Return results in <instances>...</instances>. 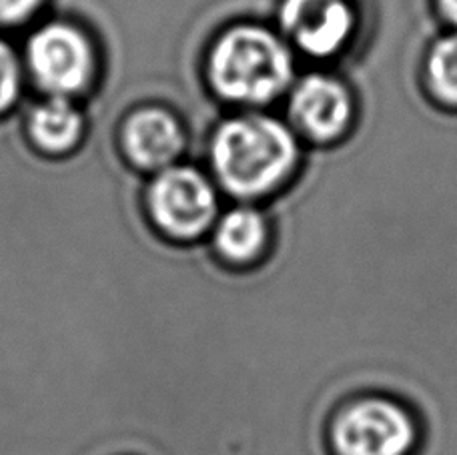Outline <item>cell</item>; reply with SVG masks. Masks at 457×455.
<instances>
[{
  "label": "cell",
  "instance_id": "obj_2",
  "mask_svg": "<svg viewBox=\"0 0 457 455\" xmlns=\"http://www.w3.org/2000/svg\"><path fill=\"white\" fill-rule=\"evenodd\" d=\"M295 64L287 45L261 27H237L211 53V79L231 101L263 104L291 85Z\"/></svg>",
  "mask_w": 457,
  "mask_h": 455
},
{
  "label": "cell",
  "instance_id": "obj_14",
  "mask_svg": "<svg viewBox=\"0 0 457 455\" xmlns=\"http://www.w3.org/2000/svg\"><path fill=\"white\" fill-rule=\"evenodd\" d=\"M439 4H442V11L447 19L457 24V0H439Z\"/></svg>",
  "mask_w": 457,
  "mask_h": 455
},
{
  "label": "cell",
  "instance_id": "obj_8",
  "mask_svg": "<svg viewBox=\"0 0 457 455\" xmlns=\"http://www.w3.org/2000/svg\"><path fill=\"white\" fill-rule=\"evenodd\" d=\"M183 147L177 120L161 109H143L127 120L125 149L143 167H162Z\"/></svg>",
  "mask_w": 457,
  "mask_h": 455
},
{
  "label": "cell",
  "instance_id": "obj_3",
  "mask_svg": "<svg viewBox=\"0 0 457 455\" xmlns=\"http://www.w3.org/2000/svg\"><path fill=\"white\" fill-rule=\"evenodd\" d=\"M331 455H415L418 413L394 395L363 393L341 403L328 426Z\"/></svg>",
  "mask_w": 457,
  "mask_h": 455
},
{
  "label": "cell",
  "instance_id": "obj_5",
  "mask_svg": "<svg viewBox=\"0 0 457 455\" xmlns=\"http://www.w3.org/2000/svg\"><path fill=\"white\" fill-rule=\"evenodd\" d=\"M30 69L54 95H69L88 83L93 53L87 38L67 24H48L30 38Z\"/></svg>",
  "mask_w": 457,
  "mask_h": 455
},
{
  "label": "cell",
  "instance_id": "obj_12",
  "mask_svg": "<svg viewBox=\"0 0 457 455\" xmlns=\"http://www.w3.org/2000/svg\"><path fill=\"white\" fill-rule=\"evenodd\" d=\"M19 64L11 48L0 40V111H4L19 93Z\"/></svg>",
  "mask_w": 457,
  "mask_h": 455
},
{
  "label": "cell",
  "instance_id": "obj_11",
  "mask_svg": "<svg viewBox=\"0 0 457 455\" xmlns=\"http://www.w3.org/2000/svg\"><path fill=\"white\" fill-rule=\"evenodd\" d=\"M428 83L439 99L457 104V32L431 46L428 56Z\"/></svg>",
  "mask_w": 457,
  "mask_h": 455
},
{
  "label": "cell",
  "instance_id": "obj_10",
  "mask_svg": "<svg viewBox=\"0 0 457 455\" xmlns=\"http://www.w3.org/2000/svg\"><path fill=\"white\" fill-rule=\"evenodd\" d=\"M30 133L40 147L62 151L79 139L80 115L62 96L46 101L30 117Z\"/></svg>",
  "mask_w": 457,
  "mask_h": 455
},
{
  "label": "cell",
  "instance_id": "obj_7",
  "mask_svg": "<svg viewBox=\"0 0 457 455\" xmlns=\"http://www.w3.org/2000/svg\"><path fill=\"white\" fill-rule=\"evenodd\" d=\"M291 117L303 131L320 141L336 139L351 119V96L337 79L309 75L291 93Z\"/></svg>",
  "mask_w": 457,
  "mask_h": 455
},
{
  "label": "cell",
  "instance_id": "obj_1",
  "mask_svg": "<svg viewBox=\"0 0 457 455\" xmlns=\"http://www.w3.org/2000/svg\"><path fill=\"white\" fill-rule=\"evenodd\" d=\"M297 157L291 128L265 115L227 120L213 141L217 175L228 191L241 197L273 189L291 173Z\"/></svg>",
  "mask_w": 457,
  "mask_h": 455
},
{
  "label": "cell",
  "instance_id": "obj_13",
  "mask_svg": "<svg viewBox=\"0 0 457 455\" xmlns=\"http://www.w3.org/2000/svg\"><path fill=\"white\" fill-rule=\"evenodd\" d=\"M40 0H0V22H16L27 19Z\"/></svg>",
  "mask_w": 457,
  "mask_h": 455
},
{
  "label": "cell",
  "instance_id": "obj_6",
  "mask_svg": "<svg viewBox=\"0 0 457 455\" xmlns=\"http://www.w3.org/2000/svg\"><path fill=\"white\" fill-rule=\"evenodd\" d=\"M279 19L287 37L312 56L336 54L355 29L349 0H283Z\"/></svg>",
  "mask_w": 457,
  "mask_h": 455
},
{
  "label": "cell",
  "instance_id": "obj_4",
  "mask_svg": "<svg viewBox=\"0 0 457 455\" xmlns=\"http://www.w3.org/2000/svg\"><path fill=\"white\" fill-rule=\"evenodd\" d=\"M151 209L162 231L177 239H191L213 223L217 194L199 170L175 167L154 181Z\"/></svg>",
  "mask_w": 457,
  "mask_h": 455
},
{
  "label": "cell",
  "instance_id": "obj_9",
  "mask_svg": "<svg viewBox=\"0 0 457 455\" xmlns=\"http://www.w3.org/2000/svg\"><path fill=\"white\" fill-rule=\"evenodd\" d=\"M267 245V223L253 209H233L219 221L215 247L223 259L237 265L251 263Z\"/></svg>",
  "mask_w": 457,
  "mask_h": 455
}]
</instances>
